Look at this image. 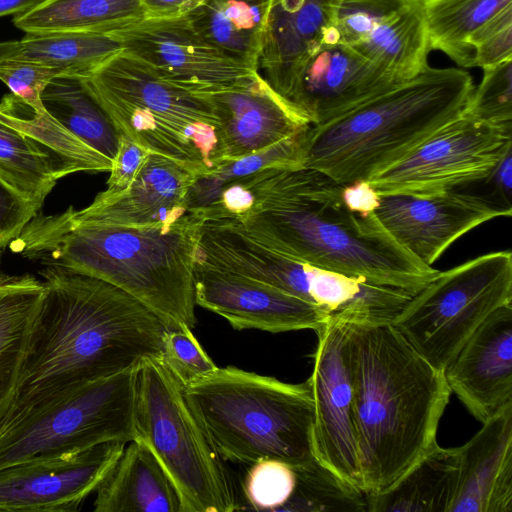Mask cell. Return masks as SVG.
<instances>
[{
    "label": "cell",
    "instance_id": "cell-12",
    "mask_svg": "<svg viewBox=\"0 0 512 512\" xmlns=\"http://www.w3.org/2000/svg\"><path fill=\"white\" fill-rule=\"evenodd\" d=\"M322 43L346 45L405 81L428 65L425 0H341Z\"/></svg>",
    "mask_w": 512,
    "mask_h": 512
},
{
    "label": "cell",
    "instance_id": "cell-43",
    "mask_svg": "<svg viewBox=\"0 0 512 512\" xmlns=\"http://www.w3.org/2000/svg\"><path fill=\"white\" fill-rule=\"evenodd\" d=\"M342 198L350 210L366 215L375 212L380 195L367 180H360L343 185Z\"/></svg>",
    "mask_w": 512,
    "mask_h": 512
},
{
    "label": "cell",
    "instance_id": "cell-37",
    "mask_svg": "<svg viewBox=\"0 0 512 512\" xmlns=\"http://www.w3.org/2000/svg\"><path fill=\"white\" fill-rule=\"evenodd\" d=\"M295 471L290 465L263 459L250 464L244 480V494L251 508L280 511L295 487Z\"/></svg>",
    "mask_w": 512,
    "mask_h": 512
},
{
    "label": "cell",
    "instance_id": "cell-25",
    "mask_svg": "<svg viewBox=\"0 0 512 512\" xmlns=\"http://www.w3.org/2000/svg\"><path fill=\"white\" fill-rule=\"evenodd\" d=\"M45 285L31 274L0 272V427L12 406Z\"/></svg>",
    "mask_w": 512,
    "mask_h": 512
},
{
    "label": "cell",
    "instance_id": "cell-42",
    "mask_svg": "<svg viewBox=\"0 0 512 512\" xmlns=\"http://www.w3.org/2000/svg\"><path fill=\"white\" fill-rule=\"evenodd\" d=\"M35 208L0 181V250L37 214Z\"/></svg>",
    "mask_w": 512,
    "mask_h": 512
},
{
    "label": "cell",
    "instance_id": "cell-27",
    "mask_svg": "<svg viewBox=\"0 0 512 512\" xmlns=\"http://www.w3.org/2000/svg\"><path fill=\"white\" fill-rule=\"evenodd\" d=\"M271 1L204 0L186 17L210 44L228 57L258 70Z\"/></svg>",
    "mask_w": 512,
    "mask_h": 512
},
{
    "label": "cell",
    "instance_id": "cell-17",
    "mask_svg": "<svg viewBox=\"0 0 512 512\" xmlns=\"http://www.w3.org/2000/svg\"><path fill=\"white\" fill-rule=\"evenodd\" d=\"M401 80L343 44L322 43L284 97L311 126L341 117Z\"/></svg>",
    "mask_w": 512,
    "mask_h": 512
},
{
    "label": "cell",
    "instance_id": "cell-7",
    "mask_svg": "<svg viewBox=\"0 0 512 512\" xmlns=\"http://www.w3.org/2000/svg\"><path fill=\"white\" fill-rule=\"evenodd\" d=\"M80 78L119 134L197 175L220 165L208 94L170 82L123 50Z\"/></svg>",
    "mask_w": 512,
    "mask_h": 512
},
{
    "label": "cell",
    "instance_id": "cell-41",
    "mask_svg": "<svg viewBox=\"0 0 512 512\" xmlns=\"http://www.w3.org/2000/svg\"><path fill=\"white\" fill-rule=\"evenodd\" d=\"M151 152L129 137L119 134L118 149L107 181L106 193H117L126 189L136 178Z\"/></svg>",
    "mask_w": 512,
    "mask_h": 512
},
{
    "label": "cell",
    "instance_id": "cell-6",
    "mask_svg": "<svg viewBox=\"0 0 512 512\" xmlns=\"http://www.w3.org/2000/svg\"><path fill=\"white\" fill-rule=\"evenodd\" d=\"M185 400L224 461L263 459L293 468L318 460L314 401L308 380L282 382L228 366L183 386Z\"/></svg>",
    "mask_w": 512,
    "mask_h": 512
},
{
    "label": "cell",
    "instance_id": "cell-10",
    "mask_svg": "<svg viewBox=\"0 0 512 512\" xmlns=\"http://www.w3.org/2000/svg\"><path fill=\"white\" fill-rule=\"evenodd\" d=\"M139 368L87 384L0 430V469L34 457L134 440Z\"/></svg>",
    "mask_w": 512,
    "mask_h": 512
},
{
    "label": "cell",
    "instance_id": "cell-40",
    "mask_svg": "<svg viewBox=\"0 0 512 512\" xmlns=\"http://www.w3.org/2000/svg\"><path fill=\"white\" fill-rule=\"evenodd\" d=\"M475 67H489L512 59V5L483 24L469 39Z\"/></svg>",
    "mask_w": 512,
    "mask_h": 512
},
{
    "label": "cell",
    "instance_id": "cell-4",
    "mask_svg": "<svg viewBox=\"0 0 512 512\" xmlns=\"http://www.w3.org/2000/svg\"><path fill=\"white\" fill-rule=\"evenodd\" d=\"M353 412L367 495L384 491L436 443L451 390L392 323L346 322Z\"/></svg>",
    "mask_w": 512,
    "mask_h": 512
},
{
    "label": "cell",
    "instance_id": "cell-9",
    "mask_svg": "<svg viewBox=\"0 0 512 512\" xmlns=\"http://www.w3.org/2000/svg\"><path fill=\"white\" fill-rule=\"evenodd\" d=\"M512 304V254L486 253L438 274L391 322L432 365L445 370L475 330Z\"/></svg>",
    "mask_w": 512,
    "mask_h": 512
},
{
    "label": "cell",
    "instance_id": "cell-8",
    "mask_svg": "<svg viewBox=\"0 0 512 512\" xmlns=\"http://www.w3.org/2000/svg\"><path fill=\"white\" fill-rule=\"evenodd\" d=\"M135 438L154 454L174 483L183 512L242 510L224 460L190 410L183 386L161 358L139 368Z\"/></svg>",
    "mask_w": 512,
    "mask_h": 512
},
{
    "label": "cell",
    "instance_id": "cell-34",
    "mask_svg": "<svg viewBox=\"0 0 512 512\" xmlns=\"http://www.w3.org/2000/svg\"><path fill=\"white\" fill-rule=\"evenodd\" d=\"M305 130L264 150L225 161L207 173L197 175L188 193L187 212L200 213L217 200L224 186L258 171L273 167L302 168Z\"/></svg>",
    "mask_w": 512,
    "mask_h": 512
},
{
    "label": "cell",
    "instance_id": "cell-20",
    "mask_svg": "<svg viewBox=\"0 0 512 512\" xmlns=\"http://www.w3.org/2000/svg\"><path fill=\"white\" fill-rule=\"evenodd\" d=\"M444 373L451 392L481 423L512 402V304L475 330Z\"/></svg>",
    "mask_w": 512,
    "mask_h": 512
},
{
    "label": "cell",
    "instance_id": "cell-2",
    "mask_svg": "<svg viewBox=\"0 0 512 512\" xmlns=\"http://www.w3.org/2000/svg\"><path fill=\"white\" fill-rule=\"evenodd\" d=\"M242 179L252 206L236 221L293 259L412 295L439 272L402 247L375 213L350 210L343 184L319 171L273 167Z\"/></svg>",
    "mask_w": 512,
    "mask_h": 512
},
{
    "label": "cell",
    "instance_id": "cell-24",
    "mask_svg": "<svg viewBox=\"0 0 512 512\" xmlns=\"http://www.w3.org/2000/svg\"><path fill=\"white\" fill-rule=\"evenodd\" d=\"M95 512H183L180 495L151 450L128 442L96 490Z\"/></svg>",
    "mask_w": 512,
    "mask_h": 512
},
{
    "label": "cell",
    "instance_id": "cell-13",
    "mask_svg": "<svg viewBox=\"0 0 512 512\" xmlns=\"http://www.w3.org/2000/svg\"><path fill=\"white\" fill-rule=\"evenodd\" d=\"M123 51L170 82L194 93L231 87L254 71L205 40L186 16L145 19L108 30Z\"/></svg>",
    "mask_w": 512,
    "mask_h": 512
},
{
    "label": "cell",
    "instance_id": "cell-16",
    "mask_svg": "<svg viewBox=\"0 0 512 512\" xmlns=\"http://www.w3.org/2000/svg\"><path fill=\"white\" fill-rule=\"evenodd\" d=\"M375 215L387 232L420 262L431 266L458 238L512 207L454 189L430 195H380Z\"/></svg>",
    "mask_w": 512,
    "mask_h": 512
},
{
    "label": "cell",
    "instance_id": "cell-14",
    "mask_svg": "<svg viewBox=\"0 0 512 512\" xmlns=\"http://www.w3.org/2000/svg\"><path fill=\"white\" fill-rule=\"evenodd\" d=\"M315 333L314 368L307 380L314 401L316 457L342 481L363 491L346 321L329 318Z\"/></svg>",
    "mask_w": 512,
    "mask_h": 512
},
{
    "label": "cell",
    "instance_id": "cell-32",
    "mask_svg": "<svg viewBox=\"0 0 512 512\" xmlns=\"http://www.w3.org/2000/svg\"><path fill=\"white\" fill-rule=\"evenodd\" d=\"M512 0H425L431 50H439L462 67H475L470 37Z\"/></svg>",
    "mask_w": 512,
    "mask_h": 512
},
{
    "label": "cell",
    "instance_id": "cell-47",
    "mask_svg": "<svg viewBox=\"0 0 512 512\" xmlns=\"http://www.w3.org/2000/svg\"><path fill=\"white\" fill-rule=\"evenodd\" d=\"M19 40L0 42V61L11 58L19 51Z\"/></svg>",
    "mask_w": 512,
    "mask_h": 512
},
{
    "label": "cell",
    "instance_id": "cell-22",
    "mask_svg": "<svg viewBox=\"0 0 512 512\" xmlns=\"http://www.w3.org/2000/svg\"><path fill=\"white\" fill-rule=\"evenodd\" d=\"M449 512H512V402L459 447Z\"/></svg>",
    "mask_w": 512,
    "mask_h": 512
},
{
    "label": "cell",
    "instance_id": "cell-26",
    "mask_svg": "<svg viewBox=\"0 0 512 512\" xmlns=\"http://www.w3.org/2000/svg\"><path fill=\"white\" fill-rule=\"evenodd\" d=\"M459 447L437 443L382 492L367 495L369 512H449L457 485Z\"/></svg>",
    "mask_w": 512,
    "mask_h": 512
},
{
    "label": "cell",
    "instance_id": "cell-21",
    "mask_svg": "<svg viewBox=\"0 0 512 512\" xmlns=\"http://www.w3.org/2000/svg\"><path fill=\"white\" fill-rule=\"evenodd\" d=\"M197 174L180 163L150 153L132 183L117 193L100 192L93 202L75 209L83 220L116 226L172 223L187 213L188 193Z\"/></svg>",
    "mask_w": 512,
    "mask_h": 512
},
{
    "label": "cell",
    "instance_id": "cell-48",
    "mask_svg": "<svg viewBox=\"0 0 512 512\" xmlns=\"http://www.w3.org/2000/svg\"><path fill=\"white\" fill-rule=\"evenodd\" d=\"M0 263H1V250H0Z\"/></svg>",
    "mask_w": 512,
    "mask_h": 512
},
{
    "label": "cell",
    "instance_id": "cell-1",
    "mask_svg": "<svg viewBox=\"0 0 512 512\" xmlns=\"http://www.w3.org/2000/svg\"><path fill=\"white\" fill-rule=\"evenodd\" d=\"M45 294L21 377L0 430L81 387L161 358L169 327L101 279L57 265L39 271Z\"/></svg>",
    "mask_w": 512,
    "mask_h": 512
},
{
    "label": "cell",
    "instance_id": "cell-5",
    "mask_svg": "<svg viewBox=\"0 0 512 512\" xmlns=\"http://www.w3.org/2000/svg\"><path fill=\"white\" fill-rule=\"evenodd\" d=\"M474 87L464 70L427 65L349 113L310 125L303 133L302 168L343 185L368 180L459 116Z\"/></svg>",
    "mask_w": 512,
    "mask_h": 512
},
{
    "label": "cell",
    "instance_id": "cell-23",
    "mask_svg": "<svg viewBox=\"0 0 512 512\" xmlns=\"http://www.w3.org/2000/svg\"><path fill=\"white\" fill-rule=\"evenodd\" d=\"M341 0H272L258 70L283 98L299 69L321 45Z\"/></svg>",
    "mask_w": 512,
    "mask_h": 512
},
{
    "label": "cell",
    "instance_id": "cell-15",
    "mask_svg": "<svg viewBox=\"0 0 512 512\" xmlns=\"http://www.w3.org/2000/svg\"><path fill=\"white\" fill-rule=\"evenodd\" d=\"M127 443L34 457L0 469V512H75L115 466Z\"/></svg>",
    "mask_w": 512,
    "mask_h": 512
},
{
    "label": "cell",
    "instance_id": "cell-29",
    "mask_svg": "<svg viewBox=\"0 0 512 512\" xmlns=\"http://www.w3.org/2000/svg\"><path fill=\"white\" fill-rule=\"evenodd\" d=\"M46 111L69 132L111 161L119 133L80 77L53 78L41 95Z\"/></svg>",
    "mask_w": 512,
    "mask_h": 512
},
{
    "label": "cell",
    "instance_id": "cell-28",
    "mask_svg": "<svg viewBox=\"0 0 512 512\" xmlns=\"http://www.w3.org/2000/svg\"><path fill=\"white\" fill-rule=\"evenodd\" d=\"M0 121L32 139L56 166L60 177L76 172L110 171L112 161L91 148L46 109L36 111L9 93L0 101Z\"/></svg>",
    "mask_w": 512,
    "mask_h": 512
},
{
    "label": "cell",
    "instance_id": "cell-45",
    "mask_svg": "<svg viewBox=\"0 0 512 512\" xmlns=\"http://www.w3.org/2000/svg\"><path fill=\"white\" fill-rule=\"evenodd\" d=\"M485 180L492 183L496 200L505 206L511 207L512 151L504 156Z\"/></svg>",
    "mask_w": 512,
    "mask_h": 512
},
{
    "label": "cell",
    "instance_id": "cell-46",
    "mask_svg": "<svg viewBox=\"0 0 512 512\" xmlns=\"http://www.w3.org/2000/svg\"><path fill=\"white\" fill-rule=\"evenodd\" d=\"M46 0H0V17L25 13Z\"/></svg>",
    "mask_w": 512,
    "mask_h": 512
},
{
    "label": "cell",
    "instance_id": "cell-35",
    "mask_svg": "<svg viewBox=\"0 0 512 512\" xmlns=\"http://www.w3.org/2000/svg\"><path fill=\"white\" fill-rule=\"evenodd\" d=\"M293 469L295 487L280 511H367L366 494L342 481L319 460Z\"/></svg>",
    "mask_w": 512,
    "mask_h": 512
},
{
    "label": "cell",
    "instance_id": "cell-11",
    "mask_svg": "<svg viewBox=\"0 0 512 512\" xmlns=\"http://www.w3.org/2000/svg\"><path fill=\"white\" fill-rule=\"evenodd\" d=\"M512 151V125L461 113L367 181L379 195H430L485 180Z\"/></svg>",
    "mask_w": 512,
    "mask_h": 512
},
{
    "label": "cell",
    "instance_id": "cell-38",
    "mask_svg": "<svg viewBox=\"0 0 512 512\" xmlns=\"http://www.w3.org/2000/svg\"><path fill=\"white\" fill-rule=\"evenodd\" d=\"M191 330L185 325L169 328L162 343L161 360L182 386L217 368Z\"/></svg>",
    "mask_w": 512,
    "mask_h": 512
},
{
    "label": "cell",
    "instance_id": "cell-30",
    "mask_svg": "<svg viewBox=\"0 0 512 512\" xmlns=\"http://www.w3.org/2000/svg\"><path fill=\"white\" fill-rule=\"evenodd\" d=\"M143 18L140 0H46L14 15L25 33L108 31Z\"/></svg>",
    "mask_w": 512,
    "mask_h": 512
},
{
    "label": "cell",
    "instance_id": "cell-18",
    "mask_svg": "<svg viewBox=\"0 0 512 512\" xmlns=\"http://www.w3.org/2000/svg\"><path fill=\"white\" fill-rule=\"evenodd\" d=\"M194 289L196 305L220 315L236 330L317 331L330 318L323 309L297 296L199 259Z\"/></svg>",
    "mask_w": 512,
    "mask_h": 512
},
{
    "label": "cell",
    "instance_id": "cell-39",
    "mask_svg": "<svg viewBox=\"0 0 512 512\" xmlns=\"http://www.w3.org/2000/svg\"><path fill=\"white\" fill-rule=\"evenodd\" d=\"M61 76L49 66L40 63L7 58L0 61V80L10 93L36 111H44L41 95L49 82Z\"/></svg>",
    "mask_w": 512,
    "mask_h": 512
},
{
    "label": "cell",
    "instance_id": "cell-36",
    "mask_svg": "<svg viewBox=\"0 0 512 512\" xmlns=\"http://www.w3.org/2000/svg\"><path fill=\"white\" fill-rule=\"evenodd\" d=\"M483 78L463 114L493 125H512V59L482 68Z\"/></svg>",
    "mask_w": 512,
    "mask_h": 512
},
{
    "label": "cell",
    "instance_id": "cell-3",
    "mask_svg": "<svg viewBox=\"0 0 512 512\" xmlns=\"http://www.w3.org/2000/svg\"><path fill=\"white\" fill-rule=\"evenodd\" d=\"M204 219L187 212L172 223L116 226L78 218L73 206L38 212L9 247L23 258L108 282L169 327L196 324L194 270Z\"/></svg>",
    "mask_w": 512,
    "mask_h": 512
},
{
    "label": "cell",
    "instance_id": "cell-31",
    "mask_svg": "<svg viewBox=\"0 0 512 512\" xmlns=\"http://www.w3.org/2000/svg\"><path fill=\"white\" fill-rule=\"evenodd\" d=\"M11 58L43 64L60 75L83 77L123 50L109 31L25 33Z\"/></svg>",
    "mask_w": 512,
    "mask_h": 512
},
{
    "label": "cell",
    "instance_id": "cell-44",
    "mask_svg": "<svg viewBox=\"0 0 512 512\" xmlns=\"http://www.w3.org/2000/svg\"><path fill=\"white\" fill-rule=\"evenodd\" d=\"M204 0H140L143 18L163 19L186 16Z\"/></svg>",
    "mask_w": 512,
    "mask_h": 512
},
{
    "label": "cell",
    "instance_id": "cell-19",
    "mask_svg": "<svg viewBox=\"0 0 512 512\" xmlns=\"http://www.w3.org/2000/svg\"><path fill=\"white\" fill-rule=\"evenodd\" d=\"M208 95L218 121L221 163L264 150L310 126L259 71Z\"/></svg>",
    "mask_w": 512,
    "mask_h": 512
},
{
    "label": "cell",
    "instance_id": "cell-33",
    "mask_svg": "<svg viewBox=\"0 0 512 512\" xmlns=\"http://www.w3.org/2000/svg\"><path fill=\"white\" fill-rule=\"evenodd\" d=\"M60 174L47 154L27 135L0 121V181L37 212Z\"/></svg>",
    "mask_w": 512,
    "mask_h": 512
}]
</instances>
